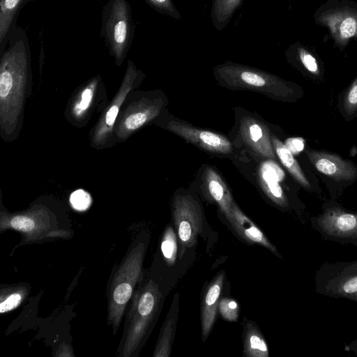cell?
<instances>
[{
	"label": "cell",
	"instance_id": "obj_14",
	"mask_svg": "<svg viewBox=\"0 0 357 357\" xmlns=\"http://www.w3.org/2000/svg\"><path fill=\"white\" fill-rule=\"evenodd\" d=\"M166 128L200 149L213 153L229 154L233 146L231 142L218 133L195 128L183 121L170 120Z\"/></svg>",
	"mask_w": 357,
	"mask_h": 357
},
{
	"label": "cell",
	"instance_id": "obj_4",
	"mask_svg": "<svg viewBox=\"0 0 357 357\" xmlns=\"http://www.w3.org/2000/svg\"><path fill=\"white\" fill-rule=\"evenodd\" d=\"M146 248L144 241L135 240L111 274L107 289V319L113 335L118 331L135 288L144 275L143 263Z\"/></svg>",
	"mask_w": 357,
	"mask_h": 357
},
{
	"label": "cell",
	"instance_id": "obj_29",
	"mask_svg": "<svg viewBox=\"0 0 357 357\" xmlns=\"http://www.w3.org/2000/svg\"><path fill=\"white\" fill-rule=\"evenodd\" d=\"M160 249L163 258L168 266L175 264L177 257V236L172 226L165 230L160 243Z\"/></svg>",
	"mask_w": 357,
	"mask_h": 357
},
{
	"label": "cell",
	"instance_id": "obj_1",
	"mask_svg": "<svg viewBox=\"0 0 357 357\" xmlns=\"http://www.w3.org/2000/svg\"><path fill=\"white\" fill-rule=\"evenodd\" d=\"M31 84L29 38L17 24L0 54V137L6 142H12L19 137Z\"/></svg>",
	"mask_w": 357,
	"mask_h": 357
},
{
	"label": "cell",
	"instance_id": "obj_22",
	"mask_svg": "<svg viewBox=\"0 0 357 357\" xmlns=\"http://www.w3.org/2000/svg\"><path fill=\"white\" fill-rule=\"evenodd\" d=\"M204 181L209 196L228 220L234 202L225 181L215 171L210 168L206 171Z\"/></svg>",
	"mask_w": 357,
	"mask_h": 357
},
{
	"label": "cell",
	"instance_id": "obj_24",
	"mask_svg": "<svg viewBox=\"0 0 357 357\" xmlns=\"http://www.w3.org/2000/svg\"><path fill=\"white\" fill-rule=\"evenodd\" d=\"M243 352L248 357H268V348L261 333L252 321L245 324L243 335Z\"/></svg>",
	"mask_w": 357,
	"mask_h": 357
},
{
	"label": "cell",
	"instance_id": "obj_16",
	"mask_svg": "<svg viewBox=\"0 0 357 357\" xmlns=\"http://www.w3.org/2000/svg\"><path fill=\"white\" fill-rule=\"evenodd\" d=\"M240 133L245 144L255 153L268 159L276 158L270 132L262 122L251 116L244 117L241 121Z\"/></svg>",
	"mask_w": 357,
	"mask_h": 357
},
{
	"label": "cell",
	"instance_id": "obj_31",
	"mask_svg": "<svg viewBox=\"0 0 357 357\" xmlns=\"http://www.w3.org/2000/svg\"><path fill=\"white\" fill-rule=\"evenodd\" d=\"M218 310L224 319L228 321H236L238 320L239 307L235 300L229 298L220 299Z\"/></svg>",
	"mask_w": 357,
	"mask_h": 357
},
{
	"label": "cell",
	"instance_id": "obj_20",
	"mask_svg": "<svg viewBox=\"0 0 357 357\" xmlns=\"http://www.w3.org/2000/svg\"><path fill=\"white\" fill-rule=\"evenodd\" d=\"M272 144L281 163L293 176L295 181L305 190L310 192H319V188L315 181L309 178L294 155L287 149L283 142L275 136H271Z\"/></svg>",
	"mask_w": 357,
	"mask_h": 357
},
{
	"label": "cell",
	"instance_id": "obj_13",
	"mask_svg": "<svg viewBox=\"0 0 357 357\" xmlns=\"http://www.w3.org/2000/svg\"><path fill=\"white\" fill-rule=\"evenodd\" d=\"M316 22L328 29L335 45L344 47L351 39L357 40V9L336 6L318 12Z\"/></svg>",
	"mask_w": 357,
	"mask_h": 357
},
{
	"label": "cell",
	"instance_id": "obj_26",
	"mask_svg": "<svg viewBox=\"0 0 357 357\" xmlns=\"http://www.w3.org/2000/svg\"><path fill=\"white\" fill-rule=\"evenodd\" d=\"M337 107L344 120L351 121L357 119V77L340 93Z\"/></svg>",
	"mask_w": 357,
	"mask_h": 357
},
{
	"label": "cell",
	"instance_id": "obj_6",
	"mask_svg": "<svg viewBox=\"0 0 357 357\" xmlns=\"http://www.w3.org/2000/svg\"><path fill=\"white\" fill-rule=\"evenodd\" d=\"M0 229L20 231L25 241H34L47 238H66L68 231L59 227L57 218L49 207L43 204H35L29 208L15 213L1 209Z\"/></svg>",
	"mask_w": 357,
	"mask_h": 357
},
{
	"label": "cell",
	"instance_id": "obj_9",
	"mask_svg": "<svg viewBox=\"0 0 357 357\" xmlns=\"http://www.w3.org/2000/svg\"><path fill=\"white\" fill-rule=\"evenodd\" d=\"M310 220L324 241L357 246V211L346 208L337 200L324 202L321 212Z\"/></svg>",
	"mask_w": 357,
	"mask_h": 357
},
{
	"label": "cell",
	"instance_id": "obj_8",
	"mask_svg": "<svg viewBox=\"0 0 357 357\" xmlns=\"http://www.w3.org/2000/svg\"><path fill=\"white\" fill-rule=\"evenodd\" d=\"M165 107L160 96L153 93L132 91L123 105L114 128L112 146L122 142L155 119Z\"/></svg>",
	"mask_w": 357,
	"mask_h": 357
},
{
	"label": "cell",
	"instance_id": "obj_12",
	"mask_svg": "<svg viewBox=\"0 0 357 357\" xmlns=\"http://www.w3.org/2000/svg\"><path fill=\"white\" fill-rule=\"evenodd\" d=\"M173 219L181 245L180 258L186 248L196 242L202 230V211L197 202L190 195H178L173 203Z\"/></svg>",
	"mask_w": 357,
	"mask_h": 357
},
{
	"label": "cell",
	"instance_id": "obj_30",
	"mask_svg": "<svg viewBox=\"0 0 357 357\" xmlns=\"http://www.w3.org/2000/svg\"><path fill=\"white\" fill-rule=\"evenodd\" d=\"M158 13L174 20H181V16L173 0H144Z\"/></svg>",
	"mask_w": 357,
	"mask_h": 357
},
{
	"label": "cell",
	"instance_id": "obj_3",
	"mask_svg": "<svg viewBox=\"0 0 357 357\" xmlns=\"http://www.w3.org/2000/svg\"><path fill=\"white\" fill-rule=\"evenodd\" d=\"M213 74L225 87L262 93L284 102H295L304 96L301 86L243 64L226 61L215 66Z\"/></svg>",
	"mask_w": 357,
	"mask_h": 357
},
{
	"label": "cell",
	"instance_id": "obj_18",
	"mask_svg": "<svg viewBox=\"0 0 357 357\" xmlns=\"http://www.w3.org/2000/svg\"><path fill=\"white\" fill-rule=\"evenodd\" d=\"M224 274H218L206 289L202 297L201 320L202 336L205 341L216 319L218 304L223 286Z\"/></svg>",
	"mask_w": 357,
	"mask_h": 357
},
{
	"label": "cell",
	"instance_id": "obj_23",
	"mask_svg": "<svg viewBox=\"0 0 357 357\" xmlns=\"http://www.w3.org/2000/svg\"><path fill=\"white\" fill-rule=\"evenodd\" d=\"M36 0H0V54L6 47L11 29L24 5Z\"/></svg>",
	"mask_w": 357,
	"mask_h": 357
},
{
	"label": "cell",
	"instance_id": "obj_28",
	"mask_svg": "<svg viewBox=\"0 0 357 357\" xmlns=\"http://www.w3.org/2000/svg\"><path fill=\"white\" fill-rule=\"evenodd\" d=\"M176 320L177 310L174 313L169 312L161 328L154 350V357H168L170 356L176 326Z\"/></svg>",
	"mask_w": 357,
	"mask_h": 357
},
{
	"label": "cell",
	"instance_id": "obj_21",
	"mask_svg": "<svg viewBox=\"0 0 357 357\" xmlns=\"http://www.w3.org/2000/svg\"><path fill=\"white\" fill-rule=\"evenodd\" d=\"M287 61L311 80L322 82L324 72L316 57L306 48L291 45L286 51Z\"/></svg>",
	"mask_w": 357,
	"mask_h": 357
},
{
	"label": "cell",
	"instance_id": "obj_15",
	"mask_svg": "<svg viewBox=\"0 0 357 357\" xmlns=\"http://www.w3.org/2000/svg\"><path fill=\"white\" fill-rule=\"evenodd\" d=\"M101 86V77L98 75L79 89L67 109L68 119L72 123L78 126L87 121L97 102Z\"/></svg>",
	"mask_w": 357,
	"mask_h": 357
},
{
	"label": "cell",
	"instance_id": "obj_34",
	"mask_svg": "<svg viewBox=\"0 0 357 357\" xmlns=\"http://www.w3.org/2000/svg\"><path fill=\"white\" fill-rule=\"evenodd\" d=\"M344 349L347 351H352L357 356V338L352 340L349 344H345Z\"/></svg>",
	"mask_w": 357,
	"mask_h": 357
},
{
	"label": "cell",
	"instance_id": "obj_25",
	"mask_svg": "<svg viewBox=\"0 0 357 357\" xmlns=\"http://www.w3.org/2000/svg\"><path fill=\"white\" fill-rule=\"evenodd\" d=\"M243 0H212L210 17L215 29L223 30Z\"/></svg>",
	"mask_w": 357,
	"mask_h": 357
},
{
	"label": "cell",
	"instance_id": "obj_7",
	"mask_svg": "<svg viewBox=\"0 0 357 357\" xmlns=\"http://www.w3.org/2000/svg\"><path fill=\"white\" fill-rule=\"evenodd\" d=\"M310 165L321 179L330 199L337 200L349 186L357 182V165L336 153L305 147Z\"/></svg>",
	"mask_w": 357,
	"mask_h": 357
},
{
	"label": "cell",
	"instance_id": "obj_32",
	"mask_svg": "<svg viewBox=\"0 0 357 357\" xmlns=\"http://www.w3.org/2000/svg\"><path fill=\"white\" fill-rule=\"evenodd\" d=\"M71 206L76 211H84L87 210L92 202L90 194L82 189L73 192L70 196Z\"/></svg>",
	"mask_w": 357,
	"mask_h": 357
},
{
	"label": "cell",
	"instance_id": "obj_10",
	"mask_svg": "<svg viewBox=\"0 0 357 357\" xmlns=\"http://www.w3.org/2000/svg\"><path fill=\"white\" fill-rule=\"evenodd\" d=\"M144 77V73L129 60L119 90L91 132V146L102 149L112 146L114 128L121 109L128 95L140 84Z\"/></svg>",
	"mask_w": 357,
	"mask_h": 357
},
{
	"label": "cell",
	"instance_id": "obj_27",
	"mask_svg": "<svg viewBox=\"0 0 357 357\" xmlns=\"http://www.w3.org/2000/svg\"><path fill=\"white\" fill-rule=\"evenodd\" d=\"M28 284L6 286L0 293V313L4 314L18 307L29 294Z\"/></svg>",
	"mask_w": 357,
	"mask_h": 357
},
{
	"label": "cell",
	"instance_id": "obj_2",
	"mask_svg": "<svg viewBox=\"0 0 357 357\" xmlns=\"http://www.w3.org/2000/svg\"><path fill=\"white\" fill-rule=\"evenodd\" d=\"M162 292L153 279L137 284L125 313L123 335L117 354L122 357L137 356L145 344L159 310Z\"/></svg>",
	"mask_w": 357,
	"mask_h": 357
},
{
	"label": "cell",
	"instance_id": "obj_17",
	"mask_svg": "<svg viewBox=\"0 0 357 357\" xmlns=\"http://www.w3.org/2000/svg\"><path fill=\"white\" fill-rule=\"evenodd\" d=\"M284 178L283 170L273 160H266L260 165L259 178L263 190L273 203L287 209L291 204L281 184Z\"/></svg>",
	"mask_w": 357,
	"mask_h": 357
},
{
	"label": "cell",
	"instance_id": "obj_5",
	"mask_svg": "<svg viewBox=\"0 0 357 357\" xmlns=\"http://www.w3.org/2000/svg\"><path fill=\"white\" fill-rule=\"evenodd\" d=\"M135 24L127 0H109L102 12L100 33L116 66L123 63L135 36Z\"/></svg>",
	"mask_w": 357,
	"mask_h": 357
},
{
	"label": "cell",
	"instance_id": "obj_11",
	"mask_svg": "<svg viewBox=\"0 0 357 357\" xmlns=\"http://www.w3.org/2000/svg\"><path fill=\"white\" fill-rule=\"evenodd\" d=\"M314 287L320 295L357 303V259L323 263L316 271Z\"/></svg>",
	"mask_w": 357,
	"mask_h": 357
},
{
	"label": "cell",
	"instance_id": "obj_33",
	"mask_svg": "<svg viewBox=\"0 0 357 357\" xmlns=\"http://www.w3.org/2000/svg\"><path fill=\"white\" fill-rule=\"evenodd\" d=\"M284 144L294 155L301 153L306 147L305 141L299 137H289Z\"/></svg>",
	"mask_w": 357,
	"mask_h": 357
},
{
	"label": "cell",
	"instance_id": "obj_19",
	"mask_svg": "<svg viewBox=\"0 0 357 357\" xmlns=\"http://www.w3.org/2000/svg\"><path fill=\"white\" fill-rule=\"evenodd\" d=\"M227 220L243 238L252 243H258L278 257L282 258L277 248L268 241L260 229L239 209L235 203Z\"/></svg>",
	"mask_w": 357,
	"mask_h": 357
}]
</instances>
